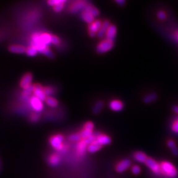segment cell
<instances>
[{"instance_id": "cell-2", "label": "cell", "mask_w": 178, "mask_h": 178, "mask_svg": "<svg viewBox=\"0 0 178 178\" xmlns=\"http://www.w3.org/2000/svg\"><path fill=\"white\" fill-rule=\"evenodd\" d=\"M50 144L56 151H63L65 149L64 137L62 134H56L52 136L50 138Z\"/></svg>"}, {"instance_id": "cell-16", "label": "cell", "mask_w": 178, "mask_h": 178, "mask_svg": "<svg viewBox=\"0 0 178 178\" xmlns=\"http://www.w3.org/2000/svg\"><path fill=\"white\" fill-rule=\"evenodd\" d=\"M111 25L110 23L108 20H105L104 21H102V26L99 30V31L97 34V37L100 38H103L106 36V34L108 31V30Z\"/></svg>"}, {"instance_id": "cell-19", "label": "cell", "mask_w": 178, "mask_h": 178, "mask_svg": "<svg viewBox=\"0 0 178 178\" xmlns=\"http://www.w3.org/2000/svg\"><path fill=\"white\" fill-rule=\"evenodd\" d=\"M102 148V146H101L99 143H98L95 140L93 142H91L87 146V152L91 154H94L99 151Z\"/></svg>"}, {"instance_id": "cell-17", "label": "cell", "mask_w": 178, "mask_h": 178, "mask_svg": "<svg viewBox=\"0 0 178 178\" xmlns=\"http://www.w3.org/2000/svg\"><path fill=\"white\" fill-rule=\"evenodd\" d=\"M117 32H118V30H117V27L115 25L111 24L108 30V31H107L106 34V36H105L106 39L114 41V40L115 39L116 37Z\"/></svg>"}, {"instance_id": "cell-25", "label": "cell", "mask_w": 178, "mask_h": 178, "mask_svg": "<svg viewBox=\"0 0 178 178\" xmlns=\"http://www.w3.org/2000/svg\"><path fill=\"white\" fill-rule=\"evenodd\" d=\"M46 102L47 105L51 107V108H56L59 105L58 101L55 98L52 97V96L47 97L46 100Z\"/></svg>"}, {"instance_id": "cell-23", "label": "cell", "mask_w": 178, "mask_h": 178, "mask_svg": "<svg viewBox=\"0 0 178 178\" xmlns=\"http://www.w3.org/2000/svg\"><path fill=\"white\" fill-rule=\"evenodd\" d=\"M85 9L87 11L90 12L91 14L93 15L94 17L98 16L99 14H100L99 10L96 7H95L94 6H93V5H91L90 3L87 4V6H86Z\"/></svg>"}, {"instance_id": "cell-3", "label": "cell", "mask_w": 178, "mask_h": 178, "mask_svg": "<svg viewBox=\"0 0 178 178\" xmlns=\"http://www.w3.org/2000/svg\"><path fill=\"white\" fill-rule=\"evenodd\" d=\"M114 46V41H111V40L105 38L104 40H102V41L96 46V52L100 54H106L112 49Z\"/></svg>"}, {"instance_id": "cell-15", "label": "cell", "mask_w": 178, "mask_h": 178, "mask_svg": "<svg viewBox=\"0 0 178 178\" xmlns=\"http://www.w3.org/2000/svg\"><path fill=\"white\" fill-rule=\"evenodd\" d=\"M80 17L83 21L89 24H91L95 21V17L90 12L84 9L80 13Z\"/></svg>"}, {"instance_id": "cell-36", "label": "cell", "mask_w": 178, "mask_h": 178, "mask_svg": "<svg viewBox=\"0 0 178 178\" xmlns=\"http://www.w3.org/2000/svg\"><path fill=\"white\" fill-rule=\"evenodd\" d=\"M115 3H118L120 6H124L125 3V2L124 0H116Z\"/></svg>"}, {"instance_id": "cell-37", "label": "cell", "mask_w": 178, "mask_h": 178, "mask_svg": "<svg viewBox=\"0 0 178 178\" xmlns=\"http://www.w3.org/2000/svg\"><path fill=\"white\" fill-rule=\"evenodd\" d=\"M173 111H174V112L177 114H178V106H175L173 107Z\"/></svg>"}, {"instance_id": "cell-14", "label": "cell", "mask_w": 178, "mask_h": 178, "mask_svg": "<svg viewBox=\"0 0 178 178\" xmlns=\"http://www.w3.org/2000/svg\"><path fill=\"white\" fill-rule=\"evenodd\" d=\"M33 75L31 73H27L25 74L21 81V83H20V85H21V87L23 88V89H25L27 87H28V86L31 85L32 81H33Z\"/></svg>"}, {"instance_id": "cell-7", "label": "cell", "mask_w": 178, "mask_h": 178, "mask_svg": "<svg viewBox=\"0 0 178 178\" xmlns=\"http://www.w3.org/2000/svg\"><path fill=\"white\" fill-rule=\"evenodd\" d=\"M102 21H101L100 20L98 19V20H95L94 22L89 24L88 27L89 35L91 38H94L96 37H97V34L102 26Z\"/></svg>"}, {"instance_id": "cell-9", "label": "cell", "mask_w": 178, "mask_h": 178, "mask_svg": "<svg viewBox=\"0 0 178 178\" xmlns=\"http://www.w3.org/2000/svg\"><path fill=\"white\" fill-rule=\"evenodd\" d=\"M95 141L102 146L110 145L111 142L110 136L102 133L95 134Z\"/></svg>"}, {"instance_id": "cell-11", "label": "cell", "mask_w": 178, "mask_h": 178, "mask_svg": "<svg viewBox=\"0 0 178 178\" xmlns=\"http://www.w3.org/2000/svg\"><path fill=\"white\" fill-rule=\"evenodd\" d=\"M109 108L111 110L115 112H119L121 111L124 108V103L120 100L114 99L111 100L109 103Z\"/></svg>"}, {"instance_id": "cell-35", "label": "cell", "mask_w": 178, "mask_h": 178, "mask_svg": "<svg viewBox=\"0 0 178 178\" xmlns=\"http://www.w3.org/2000/svg\"><path fill=\"white\" fill-rule=\"evenodd\" d=\"M40 119V115L37 114H35L34 115H32L31 117V120L33 121V122H37Z\"/></svg>"}, {"instance_id": "cell-34", "label": "cell", "mask_w": 178, "mask_h": 178, "mask_svg": "<svg viewBox=\"0 0 178 178\" xmlns=\"http://www.w3.org/2000/svg\"><path fill=\"white\" fill-rule=\"evenodd\" d=\"M157 17L160 21H164L166 19V13L163 11H159L157 13Z\"/></svg>"}, {"instance_id": "cell-4", "label": "cell", "mask_w": 178, "mask_h": 178, "mask_svg": "<svg viewBox=\"0 0 178 178\" xmlns=\"http://www.w3.org/2000/svg\"><path fill=\"white\" fill-rule=\"evenodd\" d=\"M94 128V125L92 121H87L84 124L83 129L81 130L79 133L82 139H86L93 136V130Z\"/></svg>"}, {"instance_id": "cell-24", "label": "cell", "mask_w": 178, "mask_h": 178, "mask_svg": "<svg viewBox=\"0 0 178 178\" xmlns=\"http://www.w3.org/2000/svg\"><path fill=\"white\" fill-rule=\"evenodd\" d=\"M158 96L156 93H150L145 96L143 98V102L145 104H150L156 100Z\"/></svg>"}, {"instance_id": "cell-18", "label": "cell", "mask_w": 178, "mask_h": 178, "mask_svg": "<svg viewBox=\"0 0 178 178\" xmlns=\"http://www.w3.org/2000/svg\"><path fill=\"white\" fill-rule=\"evenodd\" d=\"M148 156H146V154L143 152L141 151H137L135 152L133 154V158L134 160L138 162V163H141V164H145V162L146 160L148 159Z\"/></svg>"}, {"instance_id": "cell-31", "label": "cell", "mask_w": 178, "mask_h": 178, "mask_svg": "<svg viewBox=\"0 0 178 178\" xmlns=\"http://www.w3.org/2000/svg\"><path fill=\"white\" fill-rule=\"evenodd\" d=\"M171 130L175 133H178V118L175 119L171 124Z\"/></svg>"}, {"instance_id": "cell-13", "label": "cell", "mask_w": 178, "mask_h": 178, "mask_svg": "<svg viewBox=\"0 0 178 178\" xmlns=\"http://www.w3.org/2000/svg\"><path fill=\"white\" fill-rule=\"evenodd\" d=\"M62 159H61V156L58 153H54L50 154L48 158V162L50 166L52 167H57L58 166L60 163Z\"/></svg>"}, {"instance_id": "cell-27", "label": "cell", "mask_w": 178, "mask_h": 178, "mask_svg": "<svg viewBox=\"0 0 178 178\" xmlns=\"http://www.w3.org/2000/svg\"><path fill=\"white\" fill-rule=\"evenodd\" d=\"M38 51L37 50V49L35 47L33 46H31L30 47L26 49V54L27 55H28V56H30V57L36 56V55L38 54Z\"/></svg>"}, {"instance_id": "cell-6", "label": "cell", "mask_w": 178, "mask_h": 178, "mask_svg": "<svg viewBox=\"0 0 178 178\" xmlns=\"http://www.w3.org/2000/svg\"><path fill=\"white\" fill-rule=\"evenodd\" d=\"M145 165L155 175H161L160 164L157 162L154 159L149 157L145 162Z\"/></svg>"}, {"instance_id": "cell-38", "label": "cell", "mask_w": 178, "mask_h": 178, "mask_svg": "<svg viewBox=\"0 0 178 178\" xmlns=\"http://www.w3.org/2000/svg\"><path fill=\"white\" fill-rule=\"evenodd\" d=\"M176 38H177V40H178V32L176 33Z\"/></svg>"}, {"instance_id": "cell-12", "label": "cell", "mask_w": 178, "mask_h": 178, "mask_svg": "<svg viewBox=\"0 0 178 178\" xmlns=\"http://www.w3.org/2000/svg\"><path fill=\"white\" fill-rule=\"evenodd\" d=\"M34 96L38 98L39 100L41 101H46L47 96L45 94L44 89L42 87L41 85H35V89L34 90Z\"/></svg>"}, {"instance_id": "cell-26", "label": "cell", "mask_w": 178, "mask_h": 178, "mask_svg": "<svg viewBox=\"0 0 178 178\" xmlns=\"http://www.w3.org/2000/svg\"><path fill=\"white\" fill-rule=\"evenodd\" d=\"M68 139L71 142H79V141L82 140V138H81L79 133H72L69 136Z\"/></svg>"}, {"instance_id": "cell-28", "label": "cell", "mask_w": 178, "mask_h": 178, "mask_svg": "<svg viewBox=\"0 0 178 178\" xmlns=\"http://www.w3.org/2000/svg\"><path fill=\"white\" fill-rule=\"evenodd\" d=\"M66 2H67V1H65V0H50V1L48 2V4L50 6H52L54 7L55 6H58V5L59 4L66 3Z\"/></svg>"}, {"instance_id": "cell-30", "label": "cell", "mask_w": 178, "mask_h": 178, "mask_svg": "<svg viewBox=\"0 0 178 178\" xmlns=\"http://www.w3.org/2000/svg\"><path fill=\"white\" fill-rule=\"evenodd\" d=\"M66 3H61V4H59L58 5V6H55L54 7V11L55 12V13H60V12H62L63 11V9H64L65 7V4Z\"/></svg>"}, {"instance_id": "cell-33", "label": "cell", "mask_w": 178, "mask_h": 178, "mask_svg": "<svg viewBox=\"0 0 178 178\" xmlns=\"http://www.w3.org/2000/svg\"><path fill=\"white\" fill-rule=\"evenodd\" d=\"M61 44L59 38L55 35H52V44L54 46H59Z\"/></svg>"}, {"instance_id": "cell-1", "label": "cell", "mask_w": 178, "mask_h": 178, "mask_svg": "<svg viewBox=\"0 0 178 178\" xmlns=\"http://www.w3.org/2000/svg\"><path fill=\"white\" fill-rule=\"evenodd\" d=\"M160 164L161 175L167 178H177L178 171L174 165L170 162L163 161Z\"/></svg>"}, {"instance_id": "cell-20", "label": "cell", "mask_w": 178, "mask_h": 178, "mask_svg": "<svg viewBox=\"0 0 178 178\" xmlns=\"http://www.w3.org/2000/svg\"><path fill=\"white\" fill-rule=\"evenodd\" d=\"M9 52L13 54H23L24 53H26V49L23 46L20 45H11L9 47Z\"/></svg>"}, {"instance_id": "cell-39", "label": "cell", "mask_w": 178, "mask_h": 178, "mask_svg": "<svg viewBox=\"0 0 178 178\" xmlns=\"http://www.w3.org/2000/svg\"><path fill=\"white\" fill-rule=\"evenodd\" d=\"M0 170H1V163H0Z\"/></svg>"}, {"instance_id": "cell-10", "label": "cell", "mask_w": 178, "mask_h": 178, "mask_svg": "<svg viewBox=\"0 0 178 178\" xmlns=\"http://www.w3.org/2000/svg\"><path fill=\"white\" fill-rule=\"evenodd\" d=\"M30 102L31 104L32 108L34 110V111L37 112H40L44 109V105L42 103V101L39 100L36 96H33L30 99Z\"/></svg>"}, {"instance_id": "cell-21", "label": "cell", "mask_w": 178, "mask_h": 178, "mask_svg": "<svg viewBox=\"0 0 178 178\" xmlns=\"http://www.w3.org/2000/svg\"><path fill=\"white\" fill-rule=\"evenodd\" d=\"M104 103L103 101L99 100L98 102H96L93 106V113L94 115L99 114L101 112V111L102 110V109L104 108Z\"/></svg>"}, {"instance_id": "cell-5", "label": "cell", "mask_w": 178, "mask_h": 178, "mask_svg": "<svg viewBox=\"0 0 178 178\" xmlns=\"http://www.w3.org/2000/svg\"><path fill=\"white\" fill-rule=\"evenodd\" d=\"M88 3H89L86 1H85V0H78V1L73 2L69 6V11L73 14L79 13L80 11L82 12Z\"/></svg>"}, {"instance_id": "cell-8", "label": "cell", "mask_w": 178, "mask_h": 178, "mask_svg": "<svg viewBox=\"0 0 178 178\" xmlns=\"http://www.w3.org/2000/svg\"><path fill=\"white\" fill-rule=\"evenodd\" d=\"M131 164V160L129 159H124L119 161L115 166V170L118 173H123L128 170Z\"/></svg>"}, {"instance_id": "cell-32", "label": "cell", "mask_w": 178, "mask_h": 178, "mask_svg": "<svg viewBox=\"0 0 178 178\" xmlns=\"http://www.w3.org/2000/svg\"><path fill=\"white\" fill-rule=\"evenodd\" d=\"M44 89L45 94L46 95V96H48V97H49V96L52 95L54 93V89L52 87H50V86H47V87H45Z\"/></svg>"}, {"instance_id": "cell-22", "label": "cell", "mask_w": 178, "mask_h": 178, "mask_svg": "<svg viewBox=\"0 0 178 178\" xmlns=\"http://www.w3.org/2000/svg\"><path fill=\"white\" fill-rule=\"evenodd\" d=\"M167 145L171 150L172 154L176 156H178V149L176 146L175 141L171 139H170L167 142Z\"/></svg>"}, {"instance_id": "cell-29", "label": "cell", "mask_w": 178, "mask_h": 178, "mask_svg": "<svg viewBox=\"0 0 178 178\" xmlns=\"http://www.w3.org/2000/svg\"><path fill=\"white\" fill-rule=\"evenodd\" d=\"M131 170V172L133 173L134 175H139L141 171V167L137 164H135L133 166H132Z\"/></svg>"}]
</instances>
